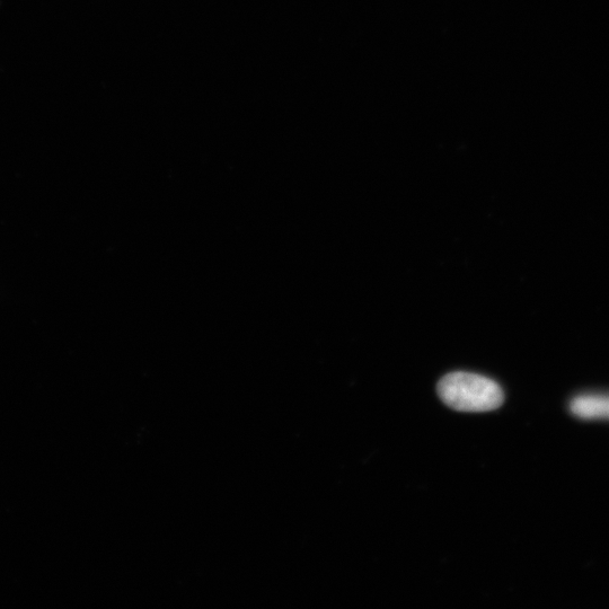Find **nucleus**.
Returning a JSON list of instances; mask_svg holds the SVG:
<instances>
[{"label":"nucleus","mask_w":609,"mask_h":609,"mask_svg":"<svg viewBox=\"0 0 609 609\" xmlns=\"http://www.w3.org/2000/svg\"><path fill=\"white\" fill-rule=\"evenodd\" d=\"M569 411L582 420L609 421V392H587L572 397Z\"/></svg>","instance_id":"nucleus-2"},{"label":"nucleus","mask_w":609,"mask_h":609,"mask_svg":"<svg viewBox=\"0 0 609 609\" xmlns=\"http://www.w3.org/2000/svg\"><path fill=\"white\" fill-rule=\"evenodd\" d=\"M438 395L449 408L461 412L497 410L505 394L497 382L472 373L457 372L440 379Z\"/></svg>","instance_id":"nucleus-1"}]
</instances>
